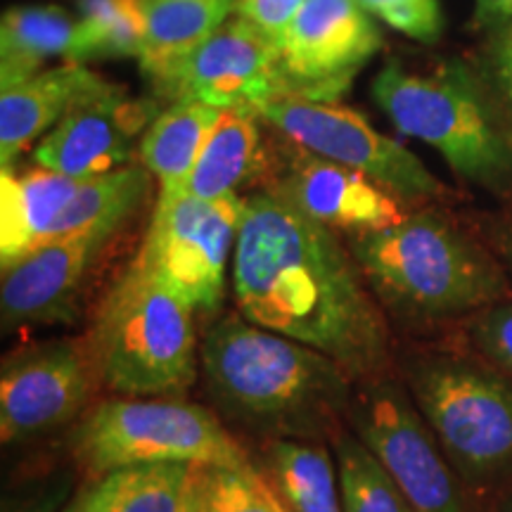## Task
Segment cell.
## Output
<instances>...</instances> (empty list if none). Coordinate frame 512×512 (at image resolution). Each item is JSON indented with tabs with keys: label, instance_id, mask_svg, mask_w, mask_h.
Listing matches in <instances>:
<instances>
[{
	"label": "cell",
	"instance_id": "1",
	"mask_svg": "<svg viewBox=\"0 0 512 512\" xmlns=\"http://www.w3.org/2000/svg\"><path fill=\"white\" fill-rule=\"evenodd\" d=\"M233 290L242 318L330 356L356 382L387 366V323L351 249L271 190L245 197Z\"/></svg>",
	"mask_w": 512,
	"mask_h": 512
},
{
	"label": "cell",
	"instance_id": "2",
	"mask_svg": "<svg viewBox=\"0 0 512 512\" xmlns=\"http://www.w3.org/2000/svg\"><path fill=\"white\" fill-rule=\"evenodd\" d=\"M200 361L216 401L235 418L304 439L347 415L356 380L330 356L228 316L204 335Z\"/></svg>",
	"mask_w": 512,
	"mask_h": 512
},
{
	"label": "cell",
	"instance_id": "3",
	"mask_svg": "<svg viewBox=\"0 0 512 512\" xmlns=\"http://www.w3.org/2000/svg\"><path fill=\"white\" fill-rule=\"evenodd\" d=\"M349 249L370 290L408 318H451L498 304L505 278L496 261L434 211L351 235Z\"/></svg>",
	"mask_w": 512,
	"mask_h": 512
},
{
	"label": "cell",
	"instance_id": "4",
	"mask_svg": "<svg viewBox=\"0 0 512 512\" xmlns=\"http://www.w3.org/2000/svg\"><path fill=\"white\" fill-rule=\"evenodd\" d=\"M192 311L138 261L102 299L91 330L95 375L126 396L185 392L197 377Z\"/></svg>",
	"mask_w": 512,
	"mask_h": 512
},
{
	"label": "cell",
	"instance_id": "5",
	"mask_svg": "<svg viewBox=\"0 0 512 512\" xmlns=\"http://www.w3.org/2000/svg\"><path fill=\"white\" fill-rule=\"evenodd\" d=\"M415 406L465 479L489 484L512 475V382L456 356H420L406 363Z\"/></svg>",
	"mask_w": 512,
	"mask_h": 512
},
{
	"label": "cell",
	"instance_id": "6",
	"mask_svg": "<svg viewBox=\"0 0 512 512\" xmlns=\"http://www.w3.org/2000/svg\"><path fill=\"white\" fill-rule=\"evenodd\" d=\"M76 458L107 475L136 465L240 467L247 453L207 408L174 399H117L95 406L72 434Z\"/></svg>",
	"mask_w": 512,
	"mask_h": 512
},
{
	"label": "cell",
	"instance_id": "7",
	"mask_svg": "<svg viewBox=\"0 0 512 512\" xmlns=\"http://www.w3.org/2000/svg\"><path fill=\"white\" fill-rule=\"evenodd\" d=\"M373 98L406 136L432 145L458 176L489 188L512 181V145L465 76H418L392 60Z\"/></svg>",
	"mask_w": 512,
	"mask_h": 512
},
{
	"label": "cell",
	"instance_id": "8",
	"mask_svg": "<svg viewBox=\"0 0 512 512\" xmlns=\"http://www.w3.org/2000/svg\"><path fill=\"white\" fill-rule=\"evenodd\" d=\"M245 197L238 192L202 200L178 192L159 195L138 264L174 290L192 311H216L226 294Z\"/></svg>",
	"mask_w": 512,
	"mask_h": 512
},
{
	"label": "cell",
	"instance_id": "9",
	"mask_svg": "<svg viewBox=\"0 0 512 512\" xmlns=\"http://www.w3.org/2000/svg\"><path fill=\"white\" fill-rule=\"evenodd\" d=\"M347 418L415 512H465L451 460L399 382L358 380Z\"/></svg>",
	"mask_w": 512,
	"mask_h": 512
},
{
	"label": "cell",
	"instance_id": "10",
	"mask_svg": "<svg viewBox=\"0 0 512 512\" xmlns=\"http://www.w3.org/2000/svg\"><path fill=\"white\" fill-rule=\"evenodd\" d=\"M259 117L306 150L370 178L403 204L446 195L444 183L427 171L411 150L382 136L349 107L337 102L278 98L259 107Z\"/></svg>",
	"mask_w": 512,
	"mask_h": 512
},
{
	"label": "cell",
	"instance_id": "11",
	"mask_svg": "<svg viewBox=\"0 0 512 512\" xmlns=\"http://www.w3.org/2000/svg\"><path fill=\"white\" fill-rule=\"evenodd\" d=\"M278 46L287 98L335 102L382 48V34L358 0H306Z\"/></svg>",
	"mask_w": 512,
	"mask_h": 512
},
{
	"label": "cell",
	"instance_id": "12",
	"mask_svg": "<svg viewBox=\"0 0 512 512\" xmlns=\"http://www.w3.org/2000/svg\"><path fill=\"white\" fill-rule=\"evenodd\" d=\"M174 102L195 100L230 110L259 112L266 102L287 98L280 46L242 17H228L176 72L157 83Z\"/></svg>",
	"mask_w": 512,
	"mask_h": 512
},
{
	"label": "cell",
	"instance_id": "13",
	"mask_svg": "<svg viewBox=\"0 0 512 512\" xmlns=\"http://www.w3.org/2000/svg\"><path fill=\"white\" fill-rule=\"evenodd\" d=\"M266 155V190L335 233L342 230L351 238L394 226L406 216L401 209L403 202L392 192L354 169L306 150L287 136H283L278 150L273 143H266Z\"/></svg>",
	"mask_w": 512,
	"mask_h": 512
},
{
	"label": "cell",
	"instance_id": "14",
	"mask_svg": "<svg viewBox=\"0 0 512 512\" xmlns=\"http://www.w3.org/2000/svg\"><path fill=\"white\" fill-rule=\"evenodd\" d=\"M91 354L72 342L29 349L0 375V437L17 444L53 432L81 413L91 396Z\"/></svg>",
	"mask_w": 512,
	"mask_h": 512
},
{
	"label": "cell",
	"instance_id": "15",
	"mask_svg": "<svg viewBox=\"0 0 512 512\" xmlns=\"http://www.w3.org/2000/svg\"><path fill=\"white\" fill-rule=\"evenodd\" d=\"M152 107L131 100L119 86H107L74 105L34 150L41 169L91 181L117 171L131 157L133 140L150 124Z\"/></svg>",
	"mask_w": 512,
	"mask_h": 512
},
{
	"label": "cell",
	"instance_id": "16",
	"mask_svg": "<svg viewBox=\"0 0 512 512\" xmlns=\"http://www.w3.org/2000/svg\"><path fill=\"white\" fill-rule=\"evenodd\" d=\"M107 240L72 235L48 242L3 271V328L46 325L72 316L88 268Z\"/></svg>",
	"mask_w": 512,
	"mask_h": 512
},
{
	"label": "cell",
	"instance_id": "17",
	"mask_svg": "<svg viewBox=\"0 0 512 512\" xmlns=\"http://www.w3.org/2000/svg\"><path fill=\"white\" fill-rule=\"evenodd\" d=\"M110 86V81L83 64L67 62L62 67L38 72L17 86L0 93V164L12 169L38 136L53 128L64 114L88 95Z\"/></svg>",
	"mask_w": 512,
	"mask_h": 512
},
{
	"label": "cell",
	"instance_id": "18",
	"mask_svg": "<svg viewBox=\"0 0 512 512\" xmlns=\"http://www.w3.org/2000/svg\"><path fill=\"white\" fill-rule=\"evenodd\" d=\"M83 181L50 169H31L15 174L0 171V264H12L43 247L50 230L74 200Z\"/></svg>",
	"mask_w": 512,
	"mask_h": 512
},
{
	"label": "cell",
	"instance_id": "19",
	"mask_svg": "<svg viewBox=\"0 0 512 512\" xmlns=\"http://www.w3.org/2000/svg\"><path fill=\"white\" fill-rule=\"evenodd\" d=\"M259 121V112L249 107L221 110V117L204 140L183 192L202 200H216L238 192L240 185L254 178H264L268 155Z\"/></svg>",
	"mask_w": 512,
	"mask_h": 512
},
{
	"label": "cell",
	"instance_id": "20",
	"mask_svg": "<svg viewBox=\"0 0 512 512\" xmlns=\"http://www.w3.org/2000/svg\"><path fill=\"white\" fill-rule=\"evenodd\" d=\"M235 3L238 0H143L140 67L157 83L166 79L235 15Z\"/></svg>",
	"mask_w": 512,
	"mask_h": 512
},
{
	"label": "cell",
	"instance_id": "21",
	"mask_svg": "<svg viewBox=\"0 0 512 512\" xmlns=\"http://www.w3.org/2000/svg\"><path fill=\"white\" fill-rule=\"evenodd\" d=\"M219 117V107L181 100L150 121L140 140V157L145 169L159 181V195L183 192L204 140Z\"/></svg>",
	"mask_w": 512,
	"mask_h": 512
},
{
	"label": "cell",
	"instance_id": "22",
	"mask_svg": "<svg viewBox=\"0 0 512 512\" xmlns=\"http://www.w3.org/2000/svg\"><path fill=\"white\" fill-rule=\"evenodd\" d=\"M76 19L55 5L12 8L0 22V88L17 86L38 74L50 57H69Z\"/></svg>",
	"mask_w": 512,
	"mask_h": 512
},
{
	"label": "cell",
	"instance_id": "23",
	"mask_svg": "<svg viewBox=\"0 0 512 512\" xmlns=\"http://www.w3.org/2000/svg\"><path fill=\"white\" fill-rule=\"evenodd\" d=\"M150 176L143 166H121L105 176L83 181L74 200L50 230L48 242L72 235H95L110 240L114 230L143 202L150 188Z\"/></svg>",
	"mask_w": 512,
	"mask_h": 512
},
{
	"label": "cell",
	"instance_id": "24",
	"mask_svg": "<svg viewBox=\"0 0 512 512\" xmlns=\"http://www.w3.org/2000/svg\"><path fill=\"white\" fill-rule=\"evenodd\" d=\"M271 482L290 512H344L337 463L328 448L304 439L268 444Z\"/></svg>",
	"mask_w": 512,
	"mask_h": 512
},
{
	"label": "cell",
	"instance_id": "25",
	"mask_svg": "<svg viewBox=\"0 0 512 512\" xmlns=\"http://www.w3.org/2000/svg\"><path fill=\"white\" fill-rule=\"evenodd\" d=\"M195 465L159 463L107 472L91 489L102 512H183Z\"/></svg>",
	"mask_w": 512,
	"mask_h": 512
},
{
	"label": "cell",
	"instance_id": "26",
	"mask_svg": "<svg viewBox=\"0 0 512 512\" xmlns=\"http://www.w3.org/2000/svg\"><path fill=\"white\" fill-rule=\"evenodd\" d=\"M145 38L143 0H81L69 62L93 57H140Z\"/></svg>",
	"mask_w": 512,
	"mask_h": 512
},
{
	"label": "cell",
	"instance_id": "27",
	"mask_svg": "<svg viewBox=\"0 0 512 512\" xmlns=\"http://www.w3.org/2000/svg\"><path fill=\"white\" fill-rule=\"evenodd\" d=\"M332 448L344 512H415L354 432H337Z\"/></svg>",
	"mask_w": 512,
	"mask_h": 512
},
{
	"label": "cell",
	"instance_id": "28",
	"mask_svg": "<svg viewBox=\"0 0 512 512\" xmlns=\"http://www.w3.org/2000/svg\"><path fill=\"white\" fill-rule=\"evenodd\" d=\"M204 512H290L252 465L204 467Z\"/></svg>",
	"mask_w": 512,
	"mask_h": 512
},
{
	"label": "cell",
	"instance_id": "29",
	"mask_svg": "<svg viewBox=\"0 0 512 512\" xmlns=\"http://www.w3.org/2000/svg\"><path fill=\"white\" fill-rule=\"evenodd\" d=\"M370 15L422 43L439 41L444 29L439 0H358Z\"/></svg>",
	"mask_w": 512,
	"mask_h": 512
},
{
	"label": "cell",
	"instance_id": "30",
	"mask_svg": "<svg viewBox=\"0 0 512 512\" xmlns=\"http://www.w3.org/2000/svg\"><path fill=\"white\" fill-rule=\"evenodd\" d=\"M475 347L512 377V304L486 306L472 325Z\"/></svg>",
	"mask_w": 512,
	"mask_h": 512
},
{
	"label": "cell",
	"instance_id": "31",
	"mask_svg": "<svg viewBox=\"0 0 512 512\" xmlns=\"http://www.w3.org/2000/svg\"><path fill=\"white\" fill-rule=\"evenodd\" d=\"M306 0H238L235 3V15L247 19L256 29L264 31L268 38L280 43L287 27L297 12L304 8Z\"/></svg>",
	"mask_w": 512,
	"mask_h": 512
},
{
	"label": "cell",
	"instance_id": "32",
	"mask_svg": "<svg viewBox=\"0 0 512 512\" xmlns=\"http://www.w3.org/2000/svg\"><path fill=\"white\" fill-rule=\"evenodd\" d=\"M472 24L477 29H505L512 24V0H477Z\"/></svg>",
	"mask_w": 512,
	"mask_h": 512
},
{
	"label": "cell",
	"instance_id": "33",
	"mask_svg": "<svg viewBox=\"0 0 512 512\" xmlns=\"http://www.w3.org/2000/svg\"><path fill=\"white\" fill-rule=\"evenodd\" d=\"M494 62L498 79L512 81V24L501 31V36L496 38L494 46Z\"/></svg>",
	"mask_w": 512,
	"mask_h": 512
},
{
	"label": "cell",
	"instance_id": "34",
	"mask_svg": "<svg viewBox=\"0 0 512 512\" xmlns=\"http://www.w3.org/2000/svg\"><path fill=\"white\" fill-rule=\"evenodd\" d=\"M183 512H204V467H195V477Z\"/></svg>",
	"mask_w": 512,
	"mask_h": 512
},
{
	"label": "cell",
	"instance_id": "35",
	"mask_svg": "<svg viewBox=\"0 0 512 512\" xmlns=\"http://www.w3.org/2000/svg\"><path fill=\"white\" fill-rule=\"evenodd\" d=\"M64 512H102V510H100L98 501H95L93 489H91V486H88V489L83 491V494L76 498V501L69 505V508L64 510Z\"/></svg>",
	"mask_w": 512,
	"mask_h": 512
},
{
	"label": "cell",
	"instance_id": "36",
	"mask_svg": "<svg viewBox=\"0 0 512 512\" xmlns=\"http://www.w3.org/2000/svg\"><path fill=\"white\" fill-rule=\"evenodd\" d=\"M64 494L62 491H53V494H50L46 501H34V503H29L27 508L24 510H19V512H53L55 508H57V503H60V498H62Z\"/></svg>",
	"mask_w": 512,
	"mask_h": 512
},
{
	"label": "cell",
	"instance_id": "37",
	"mask_svg": "<svg viewBox=\"0 0 512 512\" xmlns=\"http://www.w3.org/2000/svg\"><path fill=\"white\" fill-rule=\"evenodd\" d=\"M503 254H505V261H508V271L512 275V233L503 242Z\"/></svg>",
	"mask_w": 512,
	"mask_h": 512
},
{
	"label": "cell",
	"instance_id": "38",
	"mask_svg": "<svg viewBox=\"0 0 512 512\" xmlns=\"http://www.w3.org/2000/svg\"><path fill=\"white\" fill-rule=\"evenodd\" d=\"M503 88H505V93H508V98L512 102V81H503Z\"/></svg>",
	"mask_w": 512,
	"mask_h": 512
},
{
	"label": "cell",
	"instance_id": "39",
	"mask_svg": "<svg viewBox=\"0 0 512 512\" xmlns=\"http://www.w3.org/2000/svg\"><path fill=\"white\" fill-rule=\"evenodd\" d=\"M501 512H512V498H510V501H508V503H505V505H503V508H501Z\"/></svg>",
	"mask_w": 512,
	"mask_h": 512
}]
</instances>
